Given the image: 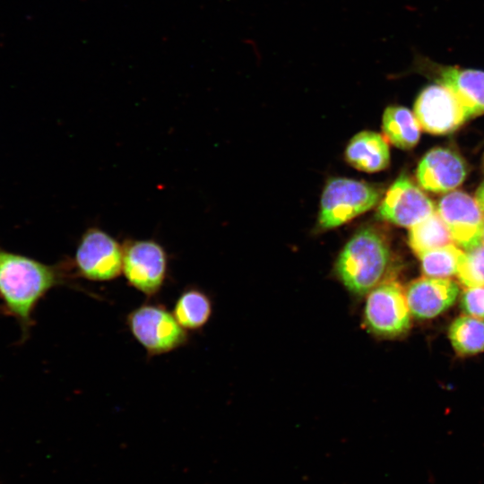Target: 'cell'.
Segmentation results:
<instances>
[{"mask_svg":"<svg viewBox=\"0 0 484 484\" xmlns=\"http://www.w3.org/2000/svg\"><path fill=\"white\" fill-rule=\"evenodd\" d=\"M65 264L50 265L0 246V299L25 339L34 323L38 303L53 288L64 285L69 272Z\"/></svg>","mask_w":484,"mask_h":484,"instance_id":"6da1fadb","label":"cell"},{"mask_svg":"<svg viewBox=\"0 0 484 484\" xmlns=\"http://www.w3.org/2000/svg\"><path fill=\"white\" fill-rule=\"evenodd\" d=\"M390 261L385 238L377 230L367 228L359 230L345 244L334 272L350 293L362 297L387 277Z\"/></svg>","mask_w":484,"mask_h":484,"instance_id":"7a4b0ae2","label":"cell"},{"mask_svg":"<svg viewBox=\"0 0 484 484\" xmlns=\"http://www.w3.org/2000/svg\"><path fill=\"white\" fill-rule=\"evenodd\" d=\"M411 315L405 289L389 276L367 294L363 324L376 337L393 339L405 335L411 326Z\"/></svg>","mask_w":484,"mask_h":484,"instance_id":"3957f363","label":"cell"},{"mask_svg":"<svg viewBox=\"0 0 484 484\" xmlns=\"http://www.w3.org/2000/svg\"><path fill=\"white\" fill-rule=\"evenodd\" d=\"M126 324L149 357L169 353L188 341L187 331L160 304L145 303L134 308L127 315Z\"/></svg>","mask_w":484,"mask_h":484,"instance_id":"277c9868","label":"cell"},{"mask_svg":"<svg viewBox=\"0 0 484 484\" xmlns=\"http://www.w3.org/2000/svg\"><path fill=\"white\" fill-rule=\"evenodd\" d=\"M380 197V190L366 182L333 178L322 193L318 225L323 229L341 226L373 208Z\"/></svg>","mask_w":484,"mask_h":484,"instance_id":"5b68a950","label":"cell"},{"mask_svg":"<svg viewBox=\"0 0 484 484\" xmlns=\"http://www.w3.org/2000/svg\"><path fill=\"white\" fill-rule=\"evenodd\" d=\"M168 265L166 250L153 239L128 240L123 245L122 273L131 287L148 298L163 287Z\"/></svg>","mask_w":484,"mask_h":484,"instance_id":"8992f818","label":"cell"},{"mask_svg":"<svg viewBox=\"0 0 484 484\" xmlns=\"http://www.w3.org/2000/svg\"><path fill=\"white\" fill-rule=\"evenodd\" d=\"M123 246L99 228L92 227L82 235L76 247L75 272L91 281H109L122 273Z\"/></svg>","mask_w":484,"mask_h":484,"instance_id":"52a82bcc","label":"cell"},{"mask_svg":"<svg viewBox=\"0 0 484 484\" xmlns=\"http://www.w3.org/2000/svg\"><path fill=\"white\" fill-rule=\"evenodd\" d=\"M410 73L431 79L452 91L471 117L484 113V71L446 65L415 54Z\"/></svg>","mask_w":484,"mask_h":484,"instance_id":"ba28073f","label":"cell"},{"mask_svg":"<svg viewBox=\"0 0 484 484\" xmlns=\"http://www.w3.org/2000/svg\"><path fill=\"white\" fill-rule=\"evenodd\" d=\"M414 115L420 128L433 134L452 133L471 117L456 95L438 83L419 92L414 103Z\"/></svg>","mask_w":484,"mask_h":484,"instance_id":"9c48e42d","label":"cell"},{"mask_svg":"<svg viewBox=\"0 0 484 484\" xmlns=\"http://www.w3.org/2000/svg\"><path fill=\"white\" fill-rule=\"evenodd\" d=\"M436 212L456 246L467 251L482 244L484 215L476 199L453 191L439 200Z\"/></svg>","mask_w":484,"mask_h":484,"instance_id":"30bf717a","label":"cell"},{"mask_svg":"<svg viewBox=\"0 0 484 484\" xmlns=\"http://www.w3.org/2000/svg\"><path fill=\"white\" fill-rule=\"evenodd\" d=\"M434 212L432 201L406 175H402L387 190L377 215L393 224L411 228Z\"/></svg>","mask_w":484,"mask_h":484,"instance_id":"8fae6325","label":"cell"},{"mask_svg":"<svg viewBox=\"0 0 484 484\" xmlns=\"http://www.w3.org/2000/svg\"><path fill=\"white\" fill-rule=\"evenodd\" d=\"M464 160L448 148H434L421 159L417 169L419 184L427 191L447 193L459 186L467 176Z\"/></svg>","mask_w":484,"mask_h":484,"instance_id":"7c38bea8","label":"cell"},{"mask_svg":"<svg viewBox=\"0 0 484 484\" xmlns=\"http://www.w3.org/2000/svg\"><path fill=\"white\" fill-rule=\"evenodd\" d=\"M459 291L458 284L449 278L427 276L411 281L405 289L411 315L421 320L434 318L451 307Z\"/></svg>","mask_w":484,"mask_h":484,"instance_id":"4fadbf2b","label":"cell"},{"mask_svg":"<svg viewBox=\"0 0 484 484\" xmlns=\"http://www.w3.org/2000/svg\"><path fill=\"white\" fill-rule=\"evenodd\" d=\"M349 164L364 172H377L386 169L390 163L387 141L380 134L363 131L349 142L345 150Z\"/></svg>","mask_w":484,"mask_h":484,"instance_id":"5bb4252c","label":"cell"},{"mask_svg":"<svg viewBox=\"0 0 484 484\" xmlns=\"http://www.w3.org/2000/svg\"><path fill=\"white\" fill-rule=\"evenodd\" d=\"M382 128L385 138L402 150L413 148L420 137V125L414 113L402 106H389L385 108Z\"/></svg>","mask_w":484,"mask_h":484,"instance_id":"9a60e30c","label":"cell"},{"mask_svg":"<svg viewBox=\"0 0 484 484\" xmlns=\"http://www.w3.org/2000/svg\"><path fill=\"white\" fill-rule=\"evenodd\" d=\"M172 313L184 329L197 331L202 329L212 316V300L202 290L188 287L177 297Z\"/></svg>","mask_w":484,"mask_h":484,"instance_id":"2e32d148","label":"cell"},{"mask_svg":"<svg viewBox=\"0 0 484 484\" xmlns=\"http://www.w3.org/2000/svg\"><path fill=\"white\" fill-rule=\"evenodd\" d=\"M408 240L418 256L427 251L454 244L446 225L436 211L410 228Z\"/></svg>","mask_w":484,"mask_h":484,"instance_id":"e0dca14e","label":"cell"},{"mask_svg":"<svg viewBox=\"0 0 484 484\" xmlns=\"http://www.w3.org/2000/svg\"><path fill=\"white\" fill-rule=\"evenodd\" d=\"M448 337L454 351L472 356L484 351V320L471 315L455 318L449 326Z\"/></svg>","mask_w":484,"mask_h":484,"instance_id":"ac0fdd59","label":"cell"},{"mask_svg":"<svg viewBox=\"0 0 484 484\" xmlns=\"http://www.w3.org/2000/svg\"><path fill=\"white\" fill-rule=\"evenodd\" d=\"M463 253L458 246L450 244L422 253L418 257L425 276L447 279L456 275Z\"/></svg>","mask_w":484,"mask_h":484,"instance_id":"d6986e66","label":"cell"},{"mask_svg":"<svg viewBox=\"0 0 484 484\" xmlns=\"http://www.w3.org/2000/svg\"><path fill=\"white\" fill-rule=\"evenodd\" d=\"M456 276L466 288L484 287V244L463 253Z\"/></svg>","mask_w":484,"mask_h":484,"instance_id":"ffe728a7","label":"cell"},{"mask_svg":"<svg viewBox=\"0 0 484 484\" xmlns=\"http://www.w3.org/2000/svg\"><path fill=\"white\" fill-rule=\"evenodd\" d=\"M460 307L465 315L484 320V287L466 288Z\"/></svg>","mask_w":484,"mask_h":484,"instance_id":"44dd1931","label":"cell"},{"mask_svg":"<svg viewBox=\"0 0 484 484\" xmlns=\"http://www.w3.org/2000/svg\"><path fill=\"white\" fill-rule=\"evenodd\" d=\"M476 201L484 212V181L476 191Z\"/></svg>","mask_w":484,"mask_h":484,"instance_id":"7402d4cb","label":"cell"},{"mask_svg":"<svg viewBox=\"0 0 484 484\" xmlns=\"http://www.w3.org/2000/svg\"><path fill=\"white\" fill-rule=\"evenodd\" d=\"M482 244H484V229H483V236H482Z\"/></svg>","mask_w":484,"mask_h":484,"instance_id":"603a6c76","label":"cell"}]
</instances>
